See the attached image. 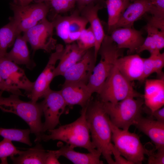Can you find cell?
<instances>
[{
	"instance_id": "13",
	"label": "cell",
	"mask_w": 164,
	"mask_h": 164,
	"mask_svg": "<svg viewBox=\"0 0 164 164\" xmlns=\"http://www.w3.org/2000/svg\"><path fill=\"white\" fill-rule=\"evenodd\" d=\"M87 50L77 63L64 73L65 82H82L87 84L95 66L94 50Z\"/></svg>"
},
{
	"instance_id": "41",
	"label": "cell",
	"mask_w": 164,
	"mask_h": 164,
	"mask_svg": "<svg viewBox=\"0 0 164 164\" xmlns=\"http://www.w3.org/2000/svg\"><path fill=\"white\" fill-rule=\"evenodd\" d=\"M112 155L114 157V164H131L114 147L113 144L111 148Z\"/></svg>"
},
{
	"instance_id": "31",
	"label": "cell",
	"mask_w": 164,
	"mask_h": 164,
	"mask_svg": "<svg viewBox=\"0 0 164 164\" xmlns=\"http://www.w3.org/2000/svg\"><path fill=\"white\" fill-rule=\"evenodd\" d=\"M77 44L81 49L87 51L94 48L95 43L94 34L90 26L85 28L81 32L76 41Z\"/></svg>"
},
{
	"instance_id": "5",
	"label": "cell",
	"mask_w": 164,
	"mask_h": 164,
	"mask_svg": "<svg viewBox=\"0 0 164 164\" xmlns=\"http://www.w3.org/2000/svg\"><path fill=\"white\" fill-rule=\"evenodd\" d=\"M102 102L111 123L119 128L127 130L142 115L144 104L142 97H128L114 103Z\"/></svg>"
},
{
	"instance_id": "38",
	"label": "cell",
	"mask_w": 164,
	"mask_h": 164,
	"mask_svg": "<svg viewBox=\"0 0 164 164\" xmlns=\"http://www.w3.org/2000/svg\"><path fill=\"white\" fill-rule=\"evenodd\" d=\"M153 56L152 54L147 58H144L143 73L141 82H144L151 74L154 73Z\"/></svg>"
},
{
	"instance_id": "39",
	"label": "cell",
	"mask_w": 164,
	"mask_h": 164,
	"mask_svg": "<svg viewBox=\"0 0 164 164\" xmlns=\"http://www.w3.org/2000/svg\"><path fill=\"white\" fill-rule=\"evenodd\" d=\"M147 24L164 31V19L158 18L151 16L147 19Z\"/></svg>"
},
{
	"instance_id": "35",
	"label": "cell",
	"mask_w": 164,
	"mask_h": 164,
	"mask_svg": "<svg viewBox=\"0 0 164 164\" xmlns=\"http://www.w3.org/2000/svg\"><path fill=\"white\" fill-rule=\"evenodd\" d=\"M150 4L149 13L158 18L164 19V0H147Z\"/></svg>"
},
{
	"instance_id": "40",
	"label": "cell",
	"mask_w": 164,
	"mask_h": 164,
	"mask_svg": "<svg viewBox=\"0 0 164 164\" xmlns=\"http://www.w3.org/2000/svg\"><path fill=\"white\" fill-rule=\"evenodd\" d=\"M0 90L6 91L12 94L24 96L19 89L12 88L8 85L3 80L0 73Z\"/></svg>"
},
{
	"instance_id": "24",
	"label": "cell",
	"mask_w": 164,
	"mask_h": 164,
	"mask_svg": "<svg viewBox=\"0 0 164 164\" xmlns=\"http://www.w3.org/2000/svg\"><path fill=\"white\" fill-rule=\"evenodd\" d=\"M36 145L27 150L20 151L18 156L10 157L13 164H45L48 152L44 149L39 142H36Z\"/></svg>"
},
{
	"instance_id": "44",
	"label": "cell",
	"mask_w": 164,
	"mask_h": 164,
	"mask_svg": "<svg viewBox=\"0 0 164 164\" xmlns=\"http://www.w3.org/2000/svg\"><path fill=\"white\" fill-rule=\"evenodd\" d=\"M103 0H77L76 5L79 11L86 5L91 4L101 3Z\"/></svg>"
},
{
	"instance_id": "17",
	"label": "cell",
	"mask_w": 164,
	"mask_h": 164,
	"mask_svg": "<svg viewBox=\"0 0 164 164\" xmlns=\"http://www.w3.org/2000/svg\"><path fill=\"white\" fill-rule=\"evenodd\" d=\"M133 125L150 138L156 150H164V122L141 115Z\"/></svg>"
},
{
	"instance_id": "19",
	"label": "cell",
	"mask_w": 164,
	"mask_h": 164,
	"mask_svg": "<svg viewBox=\"0 0 164 164\" xmlns=\"http://www.w3.org/2000/svg\"><path fill=\"white\" fill-rule=\"evenodd\" d=\"M144 58L138 54L119 57L115 64L120 73L128 81L141 82L143 73Z\"/></svg>"
},
{
	"instance_id": "47",
	"label": "cell",
	"mask_w": 164,
	"mask_h": 164,
	"mask_svg": "<svg viewBox=\"0 0 164 164\" xmlns=\"http://www.w3.org/2000/svg\"><path fill=\"white\" fill-rule=\"evenodd\" d=\"M131 2H134V1H135V0H129Z\"/></svg>"
},
{
	"instance_id": "3",
	"label": "cell",
	"mask_w": 164,
	"mask_h": 164,
	"mask_svg": "<svg viewBox=\"0 0 164 164\" xmlns=\"http://www.w3.org/2000/svg\"><path fill=\"white\" fill-rule=\"evenodd\" d=\"M87 106L82 108L80 115L76 120L69 124L49 130L50 134H44L42 140H59L75 148H84L89 152H100L95 148L91 139V135L86 117Z\"/></svg>"
},
{
	"instance_id": "43",
	"label": "cell",
	"mask_w": 164,
	"mask_h": 164,
	"mask_svg": "<svg viewBox=\"0 0 164 164\" xmlns=\"http://www.w3.org/2000/svg\"><path fill=\"white\" fill-rule=\"evenodd\" d=\"M45 164H59L60 162L58 160V158L56 156L53 150L48 151Z\"/></svg>"
},
{
	"instance_id": "45",
	"label": "cell",
	"mask_w": 164,
	"mask_h": 164,
	"mask_svg": "<svg viewBox=\"0 0 164 164\" xmlns=\"http://www.w3.org/2000/svg\"><path fill=\"white\" fill-rule=\"evenodd\" d=\"M33 1V0H20L19 2H18L22 5H26L30 4Z\"/></svg>"
},
{
	"instance_id": "22",
	"label": "cell",
	"mask_w": 164,
	"mask_h": 164,
	"mask_svg": "<svg viewBox=\"0 0 164 164\" xmlns=\"http://www.w3.org/2000/svg\"><path fill=\"white\" fill-rule=\"evenodd\" d=\"M87 51L80 48L77 43L67 44L63 48L60 62L55 67L54 77L63 76L67 70L80 60Z\"/></svg>"
},
{
	"instance_id": "11",
	"label": "cell",
	"mask_w": 164,
	"mask_h": 164,
	"mask_svg": "<svg viewBox=\"0 0 164 164\" xmlns=\"http://www.w3.org/2000/svg\"><path fill=\"white\" fill-rule=\"evenodd\" d=\"M4 55H0V73L2 78L9 87L24 90L28 97L32 92L34 82L28 79L23 69Z\"/></svg>"
},
{
	"instance_id": "25",
	"label": "cell",
	"mask_w": 164,
	"mask_h": 164,
	"mask_svg": "<svg viewBox=\"0 0 164 164\" xmlns=\"http://www.w3.org/2000/svg\"><path fill=\"white\" fill-rule=\"evenodd\" d=\"M8 23L0 28V55H4L7 49L14 44L17 36L21 34L16 23L10 17Z\"/></svg>"
},
{
	"instance_id": "48",
	"label": "cell",
	"mask_w": 164,
	"mask_h": 164,
	"mask_svg": "<svg viewBox=\"0 0 164 164\" xmlns=\"http://www.w3.org/2000/svg\"><path fill=\"white\" fill-rule=\"evenodd\" d=\"M16 1H17L18 2H19L20 0H14Z\"/></svg>"
},
{
	"instance_id": "10",
	"label": "cell",
	"mask_w": 164,
	"mask_h": 164,
	"mask_svg": "<svg viewBox=\"0 0 164 164\" xmlns=\"http://www.w3.org/2000/svg\"><path fill=\"white\" fill-rule=\"evenodd\" d=\"M43 98L44 100L41 102L45 118L43 127L44 132L55 128L60 123V116L64 113L67 105L60 91L50 89Z\"/></svg>"
},
{
	"instance_id": "33",
	"label": "cell",
	"mask_w": 164,
	"mask_h": 164,
	"mask_svg": "<svg viewBox=\"0 0 164 164\" xmlns=\"http://www.w3.org/2000/svg\"><path fill=\"white\" fill-rule=\"evenodd\" d=\"M147 34L151 36L156 41L159 50L164 47V31L150 26L148 24L145 26Z\"/></svg>"
},
{
	"instance_id": "2",
	"label": "cell",
	"mask_w": 164,
	"mask_h": 164,
	"mask_svg": "<svg viewBox=\"0 0 164 164\" xmlns=\"http://www.w3.org/2000/svg\"><path fill=\"white\" fill-rule=\"evenodd\" d=\"M3 91H0V109L4 112L15 114L22 119L29 126L31 133L35 135V142H39L44 134L41 102L23 101L19 95L12 94L8 97H4L2 96Z\"/></svg>"
},
{
	"instance_id": "42",
	"label": "cell",
	"mask_w": 164,
	"mask_h": 164,
	"mask_svg": "<svg viewBox=\"0 0 164 164\" xmlns=\"http://www.w3.org/2000/svg\"><path fill=\"white\" fill-rule=\"evenodd\" d=\"M154 118L155 120L159 121L164 122V106L154 111L147 112Z\"/></svg>"
},
{
	"instance_id": "36",
	"label": "cell",
	"mask_w": 164,
	"mask_h": 164,
	"mask_svg": "<svg viewBox=\"0 0 164 164\" xmlns=\"http://www.w3.org/2000/svg\"><path fill=\"white\" fill-rule=\"evenodd\" d=\"M145 50L149 51L150 53L156 51H160L156 41L151 36L148 34L142 45L136 52L138 53H139Z\"/></svg>"
},
{
	"instance_id": "12",
	"label": "cell",
	"mask_w": 164,
	"mask_h": 164,
	"mask_svg": "<svg viewBox=\"0 0 164 164\" xmlns=\"http://www.w3.org/2000/svg\"><path fill=\"white\" fill-rule=\"evenodd\" d=\"M63 48L61 45H56L55 52L51 54L45 68L34 82L32 92L28 97L33 102H37L43 98L50 89V84L54 78L55 64L60 60Z\"/></svg>"
},
{
	"instance_id": "18",
	"label": "cell",
	"mask_w": 164,
	"mask_h": 164,
	"mask_svg": "<svg viewBox=\"0 0 164 164\" xmlns=\"http://www.w3.org/2000/svg\"><path fill=\"white\" fill-rule=\"evenodd\" d=\"M102 8L101 4H91L79 11L80 15L90 23V26L94 34L95 43L94 50L96 60L99 50L106 35L98 14L99 11Z\"/></svg>"
},
{
	"instance_id": "34",
	"label": "cell",
	"mask_w": 164,
	"mask_h": 164,
	"mask_svg": "<svg viewBox=\"0 0 164 164\" xmlns=\"http://www.w3.org/2000/svg\"><path fill=\"white\" fill-rule=\"evenodd\" d=\"M153 56L154 73H155L159 77V78H164L162 71L164 66V53H161L157 51L150 53Z\"/></svg>"
},
{
	"instance_id": "1",
	"label": "cell",
	"mask_w": 164,
	"mask_h": 164,
	"mask_svg": "<svg viewBox=\"0 0 164 164\" xmlns=\"http://www.w3.org/2000/svg\"><path fill=\"white\" fill-rule=\"evenodd\" d=\"M86 117L94 145L108 164H114L111 150L113 144L110 119L102 102L91 98L87 106Z\"/></svg>"
},
{
	"instance_id": "29",
	"label": "cell",
	"mask_w": 164,
	"mask_h": 164,
	"mask_svg": "<svg viewBox=\"0 0 164 164\" xmlns=\"http://www.w3.org/2000/svg\"><path fill=\"white\" fill-rule=\"evenodd\" d=\"M51 21L55 28L57 35L65 43L69 44V26L70 16L61 15L60 14L51 16Z\"/></svg>"
},
{
	"instance_id": "21",
	"label": "cell",
	"mask_w": 164,
	"mask_h": 164,
	"mask_svg": "<svg viewBox=\"0 0 164 164\" xmlns=\"http://www.w3.org/2000/svg\"><path fill=\"white\" fill-rule=\"evenodd\" d=\"M58 146L60 147L58 150H53L58 158L60 156H64L75 164L104 163L103 161L100 159L101 155L100 152L83 153L75 151L74 148L67 144L65 145H60Z\"/></svg>"
},
{
	"instance_id": "28",
	"label": "cell",
	"mask_w": 164,
	"mask_h": 164,
	"mask_svg": "<svg viewBox=\"0 0 164 164\" xmlns=\"http://www.w3.org/2000/svg\"><path fill=\"white\" fill-rule=\"evenodd\" d=\"M30 133L29 129H21L0 128V136L4 138L24 143L29 146L32 145V143L29 138V135Z\"/></svg>"
},
{
	"instance_id": "20",
	"label": "cell",
	"mask_w": 164,
	"mask_h": 164,
	"mask_svg": "<svg viewBox=\"0 0 164 164\" xmlns=\"http://www.w3.org/2000/svg\"><path fill=\"white\" fill-rule=\"evenodd\" d=\"M150 7V4L147 0H135L130 3L111 31L119 28H133L135 21L146 13L149 12Z\"/></svg>"
},
{
	"instance_id": "14",
	"label": "cell",
	"mask_w": 164,
	"mask_h": 164,
	"mask_svg": "<svg viewBox=\"0 0 164 164\" xmlns=\"http://www.w3.org/2000/svg\"><path fill=\"white\" fill-rule=\"evenodd\" d=\"M60 91L67 106L82 108L87 106L93 94L87 84L82 82H64Z\"/></svg>"
},
{
	"instance_id": "46",
	"label": "cell",
	"mask_w": 164,
	"mask_h": 164,
	"mask_svg": "<svg viewBox=\"0 0 164 164\" xmlns=\"http://www.w3.org/2000/svg\"><path fill=\"white\" fill-rule=\"evenodd\" d=\"M34 3L44 2L46 4H49V0H33Z\"/></svg>"
},
{
	"instance_id": "7",
	"label": "cell",
	"mask_w": 164,
	"mask_h": 164,
	"mask_svg": "<svg viewBox=\"0 0 164 164\" xmlns=\"http://www.w3.org/2000/svg\"><path fill=\"white\" fill-rule=\"evenodd\" d=\"M98 94L101 101L113 103L128 97L143 98V95L134 89L131 82L122 75L115 64Z\"/></svg>"
},
{
	"instance_id": "26",
	"label": "cell",
	"mask_w": 164,
	"mask_h": 164,
	"mask_svg": "<svg viewBox=\"0 0 164 164\" xmlns=\"http://www.w3.org/2000/svg\"><path fill=\"white\" fill-rule=\"evenodd\" d=\"M105 2L108 14V31L111 32L131 2L129 0H106Z\"/></svg>"
},
{
	"instance_id": "4",
	"label": "cell",
	"mask_w": 164,
	"mask_h": 164,
	"mask_svg": "<svg viewBox=\"0 0 164 164\" xmlns=\"http://www.w3.org/2000/svg\"><path fill=\"white\" fill-rule=\"evenodd\" d=\"M120 50L110 36L105 35L98 51L101 59L95 66L87 84L92 93H99L115 65L121 56Z\"/></svg>"
},
{
	"instance_id": "27",
	"label": "cell",
	"mask_w": 164,
	"mask_h": 164,
	"mask_svg": "<svg viewBox=\"0 0 164 164\" xmlns=\"http://www.w3.org/2000/svg\"><path fill=\"white\" fill-rule=\"evenodd\" d=\"M79 11H75L70 16L69 26V44L77 41L81 32L86 28L88 22L87 19L78 13Z\"/></svg>"
},
{
	"instance_id": "8",
	"label": "cell",
	"mask_w": 164,
	"mask_h": 164,
	"mask_svg": "<svg viewBox=\"0 0 164 164\" xmlns=\"http://www.w3.org/2000/svg\"><path fill=\"white\" fill-rule=\"evenodd\" d=\"M10 6L13 13L12 17L21 33L46 18L50 9L49 4L44 2L22 5L14 0L10 3Z\"/></svg>"
},
{
	"instance_id": "15",
	"label": "cell",
	"mask_w": 164,
	"mask_h": 164,
	"mask_svg": "<svg viewBox=\"0 0 164 164\" xmlns=\"http://www.w3.org/2000/svg\"><path fill=\"white\" fill-rule=\"evenodd\" d=\"M143 110L152 112L164 106V78L146 79Z\"/></svg>"
},
{
	"instance_id": "16",
	"label": "cell",
	"mask_w": 164,
	"mask_h": 164,
	"mask_svg": "<svg viewBox=\"0 0 164 164\" xmlns=\"http://www.w3.org/2000/svg\"><path fill=\"white\" fill-rule=\"evenodd\" d=\"M110 36L118 48L127 49L131 53L136 52L145 39L141 31L133 28L114 29Z\"/></svg>"
},
{
	"instance_id": "30",
	"label": "cell",
	"mask_w": 164,
	"mask_h": 164,
	"mask_svg": "<svg viewBox=\"0 0 164 164\" xmlns=\"http://www.w3.org/2000/svg\"><path fill=\"white\" fill-rule=\"evenodd\" d=\"M76 2L77 0H49V11L53 13L52 16L67 12L75 7Z\"/></svg>"
},
{
	"instance_id": "37",
	"label": "cell",
	"mask_w": 164,
	"mask_h": 164,
	"mask_svg": "<svg viewBox=\"0 0 164 164\" xmlns=\"http://www.w3.org/2000/svg\"><path fill=\"white\" fill-rule=\"evenodd\" d=\"M146 155L148 156V164H164V150H157L156 152L153 149L148 150Z\"/></svg>"
},
{
	"instance_id": "6",
	"label": "cell",
	"mask_w": 164,
	"mask_h": 164,
	"mask_svg": "<svg viewBox=\"0 0 164 164\" xmlns=\"http://www.w3.org/2000/svg\"><path fill=\"white\" fill-rule=\"evenodd\" d=\"M112 131V141L114 147L131 164H141L148 150L142 144L140 136L114 125L110 120Z\"/></svg>"
},
{
	"instance_id": "23",
	"label": "cell",
	"mask_w": 164,
	"mask_h": 164,
	"mask_svg": "<svg viewBox=\"0 0 164 164\" xmlns=\"http://www.w3.org/2000/svg\"><path fill=\"white\" fill-rule=\"evenodd\" d=\"M27 43L22 35L21 34H19L11 50L4 56L17 64L24 65L26 68L32 70L35 67L36 64L30 58Z\"/></svg>"
},
{
	"instance_id": "32",
	"label": "cell",
	"mask_w": 164,
	"mask_h": 164,
	"mask_svg": "<svg viewBox=\"0 0 164 164\" xmlns=\"http://www.w3.org/2000/svg\"><path fill=\"white\" fill-rule=\"evenodd\" d=\"M20 150L13 144L12 141L4 138L0 142V159L1 164H7V158L18 154Z\"/></svg>"
},
{
	"instance_id": "9",
	"label": "cell",
	"mask_w": 164,
	"mask_h": 164,
	"mask_svg": "<svg viewBox=\"0 0 164 164\" xmlns=\"http://www.w3.org/2000/svg\"><path fill=\"white\" fill-rule=\"evenodd\" d=\"M54 29L52 22L46 18L23 32L22 36L30 45L34 53L39 50L50 53L56 46V40L53 37Z\"/></svg>"
}]
</instances>
